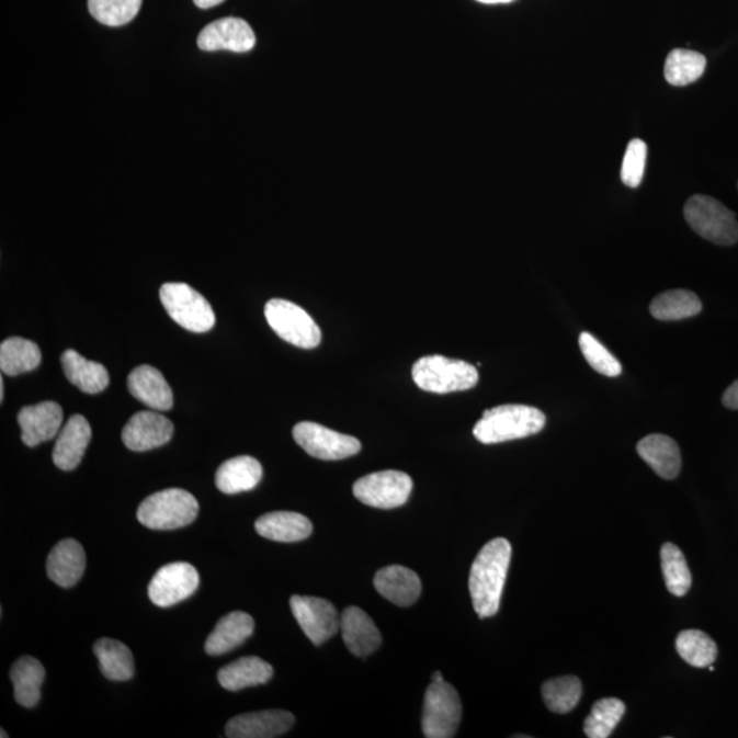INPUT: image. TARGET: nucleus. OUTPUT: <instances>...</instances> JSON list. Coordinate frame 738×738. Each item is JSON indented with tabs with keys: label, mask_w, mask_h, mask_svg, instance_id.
<instances>
[{
	"label": "nucleus",
	"mask_w": 738,
	"mask_h": 738,
	"mask_svg": "<svg viewBox=\"0 0 738 738\" xmlns=\"http://www.w3.org/2000/svg\"><path fill=\"white\" fill-rule=\"evenodd\" d=\"M412 376L421 390L435 394L469 390L479 382V372L474 365L436 354L419 359Z\"/></svg>",
	"instance_id": "4"
},
{
	"label": "nucleus",
	"mask_w": 738,
	"mask_h": 738,
	"mask_svg": "<svg viewBox=\"0 0 738 738\" xmlns=\"http://www.w3.org/2000/svg\"><path fill=\"white\" fill-rule=\"evenodd\" d=\"M198 514L197 499L181 488H169L144 499L137 519L149 530H179L192 524Z\"/></svg>",
	"instance_id": "3"
},
{
	"label": "nucleus",
	"mask_w": 738,
	"mask_h": 738,
	"mask_svg": "<svg viewBox=\"0 0 738 738\" xmlns=\"http://www.w3.org/2000/svg\"><path fill=\"white\" fill-rule=\"evenodd\" d=\"M625 704L620 699H601L591 709L584 723V731L590 738H608L623 719Z\"/></svg>",
	"instance_id": "35"
},
{
	"label": "nucleus",
	"mask_w": 738,
	"mask_h": 738,
	"mask_svg": "<svg viewBox=\"0 0 738 738\" xmlns=\"http://www.w3.org/2000/svg\"><path fill=\"white\" fill-rule=\"evenodd\" d=\"M707 60L703 54L692 49L675 48L665 64V79L674 87H685L697 81L706 70Z\"/></svg>",
	"instance_id": "32"
},
{
	"label": "nucleus",
	"mask_w": 738,
	"mask_h": 738,
	"mask_svg": "<svg viewBox=\"0 0 738 738\" xmlns=\"http://www.w3.org/2000/svg\"><path fill=\"white\" fill-rule=\"evenodd\" d=\"M93 652L99 660L100 670L111 681H127L135 675L133 654L124 643L113 639H100L94 643Z\"/></svg>",
	"instance_id": "29"
},
{
	"label": "nucleus",
	"mask_w": 738,
	"mask_h": 738,
	"mask_svg": "<svg viewBox=\"0 0 738 738\" xmlns=\"http://www.w3.org/2000/svg\"><path fill=\"white\" fill-rule=\"evenodd\" d=\"M374 586L381 595L399 608L412 606L421 595V580L413 570L393 565L375 575Z\"/></svg>",
	"instance_id": "20"
},
{
	"label": "nucleus",
	"mask_w": 738,
	"mask_h": 738,
	"mask_svg": "<svg viewBox=\"0 0 738 738\" xmlns=\"http://www.w3.org/2000/svg\"><path fill=\"white\" fill-rule=\"evenodd\" d=\"M143 0H88L94 20L107 26L129 24L140 11Z\"/></svg>",
	"instance_id": "37"
},
{
	"label": "nucleus",
	"mask_w": 738,
	"mask_h": 738,
	"mask_svg": "<svg viewBox=\"0 0 738 738\" xmlns=\"http://www.w3.org/2000/svg\"><path fill=\"white\" fill-rule=\"evenodd\" d=\"M4 398V382L0 379V401H3Z\"/></svg>",
	"instance_id": "44"
},
{
	"label": "nucleus",
	"mask_w": 738,
	"mask_h": 738,
	"mask_svg": "<svg viewBox=\"0 0 738 738\" xmlns=\"http://www.w3.org/2000/svg\"><path fill=\"white\" fill-rule=\"evenodd\" d=\"M193 2L200 9H211V8H215V5L224 3L225 0H193Z\"/></svg>",
	"instance_id": "41"
},
{
	"label": "nucleus",
	"mask_w": 738,
	"mask_h": 738,
	"mask_svg": "<svg viewBox=\"0 0 738 738\" xmlns=\"http://www.w3.org/2000/svg\"><path fill=\"white\" fill-rule=\"evenodd\" d=\"M64 372L71 385L87 394H98L107 388L110 375L104 365L90 362L76 351H66L60 357Z\"/></svg>",
	"instance_id": "27"
},
{
	"label": "nucleus",
	"mask_w": 738,
	"mask_h": 738,
	"mask_svg": "<svg viewBox=\"0 0 738 738\" xmlns=\"http://www.w3.org/2000/svg\"><path fill=\"white\" fill-rule=\"evenodd\" d=\"M257 44V36L247 21L227 16L204 27L197 37V46L203 52L248 53Z\"/></svg>",
	"instance_id": "13"
},
{
	"label": "nucleus",
	"mask_w": 738,
	"mask_h": 738,
	"mask_svg": "<svg viewBox=\"0 0 738 738\" xmlns=\"http://www.w3.org/2000/svg\"><path fill=\"white\" fill-rule=\"evenodd\" d=\"M174 434V425L155 410H143L127 421L122 441L133 452H148L166 445Z\"/></svg>",
	"instance_id": "14"
},
{
	"label": "nucleus",
	"mask_w": 738,
	"mask_h": 738,
	"mask_svg": "<svg viewBox=\"0 0 738 738\" xmlns=\"http://www.w3.org/2000/svg\"><path fill=\"white\" fill-rule=\"evenodd\" d=\"M341 634L347 648L356 657H368L382 645L381 632L374 621L356 606L343 610Z\"/></svg>",
	"instance_id": "18"
},
{
	"label": "nucleus",
	"mask_w": 738,
	"mask_h": 738,
	"mask_svg": "<svg viewBox=\"0 0 738 738\" xmlns=\"http://www.w3.org/2000/svg\"><path fill=\"white\" fill-rule=\"evenodd\" d=\"M579 345L587 363L590 364L593 370L599 372V374L615 377L623 372V367H621L618 360L615 359L595 337L591 336L590 332H581Z\"/></svg>",
	"instance_id": "38"
},
{
	"label": "nucleus",
	"mask_w": 738,
	"mask_h": 738,
	"mask_svg": "<svg viewBox=\"0 0 738 738\" xmlns=\"http://www.w3.org/2000/svg\"><path fill=\"white\" fill-rule=\"evenodd\" d=\"M477 2L486 4H499V3H510L513 2V0H477Z\"/></svg>",
	"instance_id": "42"
},
{
	"label": "nucleus",
	"mask_w": 738,
	"mask_h": 738,
	"mask_svg": "<svg viewBox=\"0 0 738 738\" xmlns=\"http://www.w3.org/2000/svg\"><path fill=\"white\" fill-rule=\"evenodd\" d=\"M665 584L670 593L684 597L691 590L692 575L684 554L673 543H665L660 550Z\"/></svg>",
	"instance_id": "36"
},
{
	"label": "nucleus",
	"mask_w": 738,
	"mask_h": 738,
	"mask_svg": "<svg viewBox=\"0 0 738 738\" xmlns=\"http://www.w3.org/2000/svg\"><path fill=\"white\" fill-rule=\"evenodd\" d=\"M637 453L662 479L673 480L680 475V447L670 436L654 434L643 438L637 443Z\"/></svg>",
	"instance_id": "22"
},
{
	"label": "nucleus",
	"mask_w": 738,
	"mask_h": 738,
	"mask_svg": "<svg viewBox=\"0 0 738 738\" xmlns=\"http://www.w3.org/2000/svg\"><path fill=\"white\" fill-rule=\"evenodd\" d=\"M262 464L257 458L240 456L227 459L216 470L215 482L225 493H240L253 490L262 480Z\"/></svg>",
	"instance_id": "25"
},
{
	"label": "nucleus",
	"mask_w": 738,
	"mask_h": 738,
	"mask_svg": "<svg viewBox=\"0 0 738 738\" xmlns=\"http://www.w3.org/2000/svg\"><path fill=\"white\" fill-rule=\"evenodd\" d=\"M273 666L258 657H243L222 668L218 681L222 688L230 692L246 690L249 686L268 684L273 679Z\"/></svg>",
	"instance_id": "26"
},
{
	"label": "nucleus",
	"mask_w": 738,
	"mask_h": 738,
	"mask_svg": "<svg viewBox=\"0 0 738 738\" xmlns=\"http://www.w3.org/2000/svg\"><path fill=\"white\" fill-rule=\"evenodd\" d=\"M127 387L132 396L148 408L159 412L173 408V391L168 381L164 379L162 372L151 365H141L133 370L127 377Z\"/></svg>",
	"instance_id": "19"
},
{
	"label": "nucleus",
	"mask_w": 738,
	"mask_h": 738,
	"mask_svg": "<svg viewBox=\"0 0 738 738\" xmlns=\"http://www.w3.org/2000/svg\"><path fill=\"white\" fill-rule=\"evenodd\" d=\"M701 298L690 291H669L659 294L649 305L655 319L670 321L693 318L702 313Z\"/></svg>",
	"instance_id": "31"
},
{
	"label": "nucleus",
	"mask_w": 738,
	"mask_h": 738,
	"mask_svg": "<svg viewBox=\"0 0 738 738\" xmlns=\"http://www.w3.org/2000/svg\"><path fill=\"white\" fill-rule=\"evenodd\" d=\"M458 692L447 682H431L425 692L421 728L427 738H452L462 723Z\"/></svg>",
	"instance_id": "7"
},
{
	"label": "nucleus",
	"mask_w": 738,
	"mask_h": 738,
	"mask_svg": "<svg viewBox=\"0 0 738 738\" xmlns=\"http://www.w3.org/2000/svg\"><path fill=\"white\" fill-rule=\"evenodd\" d=\"M44 679H46V670L37 659L22 657L16 660L10 671L16 703L25 708L35 707L41 701V688Z\"/></svg>",
	"instance_id": "28"
},
{
	"label": "nucleus",
	"mask_w": 738,
	"mask_h": 738,
	"mask_svg": "<svg viewBox=\"0 0 738 738\" xmlns=\"http://www.w3.org/2000/svg\"><path fill=\"white\" fill-rule=\"evenodd\" d=\"M723 404L726 408L738 410V379L726 388L723 397Z\"/></svg>",
	"instance_id": "40"
},
{
	"label": "nucleus",
	"mask_w": 738,
	"mask_h": 738,
	"mask_svg": "<svg viewBox=\"0 0 738 738\" xmlns=\"http://www.w3.org/2000/svg\"><path fill=\"white\" fill-rule=\"evenodd\" d=\"M294 715L283 709L237 715L226 725V736L230 738H275L293 728Z\"/></svg>",
	"instance_id": "15"
},
{
	"label": "nucleus",
	"mask_w": 738,
	"mask_h": 738,
	"mask_svg": "<svg viewBox=\"0 0 738 738\" xmlns=\"http://www.w3.org/2000/svg\"><path fill=\"white\" fill-rule=\"evenodd\" d=\"M87 558L84 547L75 540L59 542L47 558L49 580L63 588L77 584L84 575Z\"/></svg>",
	"instance_id": "21"
},
{
	"label": "nucleus",
	"mask_w": 738,
	"mask_h": 738,
	"mask_svg": "<svg viewBox=\"0 0 738 738\" xmlns=\"http://www.w3.org/2000/svg\"><path fill=\"white\" fill-rule=\"evenodd\" d=\"M160 299L170 318L192 332H207L215 325V314L211 304L186 283H164L160 287Z\"/></svg>",
	"instance_id": "6"
},
{
	"label": "nucleus",
	"mask_w": 738,
	"mask_h": 738,
	"mask_svg": "<svg viewBox=\"0 0 738 738\" xmlns=\"http://www.w3.org/2000/svg\"><path fill=\"white\" fill-rule=\"evenodd\" d=\"M582 693L581 681L575 675L548 680L542 686L543 701L553 713H570L579 704Z\"/></svg>",
	"instance_id": "34"
},
{
	"label": "nucleus",
	"mask_w": 738,
	"mask_h": 738,
	"mask_svg": "<svg viewBox=\"0 0 738 738\" xmlns=\"http://www.w3.org/2000/svg\"><path fill=\"white\" fill-rule=\"evenodd\" d=\"M684 215L692 230L715 246L730 247L738 241L735 213L714 197L695 194L688 200Z\"/></svg>",
	"instance_id": "5"
},
{
	"label": "nucleus",
	"mask_w": 738,
	"mask_h": 738,
	"mask_svg": "<svg viewBox=\"0 0 738 738\" xmlns=\"http://www.w3.org/2000/svg\"><path fill=\"white\" fill-rule=\"evenodd\" d=\"M545 425L546 416L540 409L526 405H501L486 410L475 425L474 435L480 443L493 445L540 434Z\"/></svg>",
	"instance_id": "2"
},
{
	"label": "nucleus",
	"mask_w": 738,
	"mask_h": 738,
	"mask_svg": "<svg viewBox=\"0 0 738 738\" xmlns=\"http://www.w3.org/2000/svg\"><path fill=\"white\" fill-rule=\"evenodd\" d=\"M253 631L254 621L251 615L243 612L227 614L216 624L213 634L205 642V652L213 657L230 652L247 642Z\"/></svg>",
	"instance_id": "23"
},
{
	"label": "nucleus",
	"mask_w": 738,
	"mask_h": 738,
	"mask_svg": "<svg viewBox=\"0 0 738 738\" xmlns=\"http://www.w3.org/2000/svg\"><path fill=\"white\" fill-rule=\"evenodd\" d=\"M413 490V480L399 470L375 472L362 477L353 486L360 502L376 509H396L407 503Z\"/></svg>",
	"instance_id": "9"
},
{
	"label": "nucleus",
	"mask_w": 738,
	"mask_h": 738,
	"mask_svg": "<svg viewBox=\"0 0 738 738\" xmlns=\"http://www.w3.org/2000/svg\"><path fill=\"white\" fill-rule=\"evenodd\" d=\"M647 159V144L639 138H635L626 148L623 168H621V180L628 188H637L642 184L645 175Z\"/></svg>",
	"instance_id": "39"
},
{
	"label": "nucleus",
	"mask_w": 738,
	"mask_h": 738,
	"mask_svg": "<svg viewBox=\"0 0 738 738\" xmlns=\"http://www.w3.org/2000/svg\"><path fill=\"white\" fill-rule=\"evenodd\" d=\"M42 363V352L37 343L13 337L0 345V370L9 376H16L36 370Z\"/></svg>",
	"instance_id": "30"
},
{
	"label": "nucleus",
	"mask_w": 738,
	"mask_h": 738,
	"mask_svg": "<svg viewBox=\"0 0 738 738\" xmlns=\"http://www.w3.org/2000/svg\"><path fill=\"white\" fill-rule=\"evenodd\" d=\"M294 441L305 452L325 462H337L354 456L362 451L357 438L340 434L313 421H302L293 429Z\"/></svg>",
	"instance_id": "10"
},
{
	"label": "nucleus",
	"mask_w": 738,
	"mask_h": 738,
	"mask_svg": "<svg viewBox=\"0 0 738 738\" xmlns=\"http://www.w3.org/2000/svg\"><path fill=\"white\" fill-rule=\"evenodd\" d=\"M677 652L693 668H708L718 657V647L708 635L702 631H684L677 636Z\"/></svg>",
	"instance_id": "33"
},
{
	"label": "nucleus",
	"mask_w": 738,
	"mask_h": 738,
	"mask_svg": "<svg viewBox=\"0 0 738 738\" xmlns=\"http://www.w3.org/2000/svg\"><path fill=\"white\" fill-rule=\"evenodd\" d=\"M442 681H445V679H443L441 671H435V673L432 674L431 682H442Z\"/></svg>",
	"instance_id": "43"
},
{
	"label": "nucleus",
	"mask_w": 738,
	"mask_h": 738,
	"mask_svg": "<svg viewBox=\"0 0 738 738\" xmlns=\"http://www.w3.org/2000/svg\"><path fill=\"white\" fill-rule=\"evenodd\" d=\"M91 438V425L84 416H71L59 431L53 452L54 464L63 470L76 469L84 457Z\"/></svg>",
	"instance_id": "17"
},
{
	"label": "nucleus",
	"mask_w": 738,
	"mask_h": 738,
	"mask_svg": "<svg viewBox=\"0 0 738 738\" xmlns=\"http://www.w3.org/2000/svg\"><path fill=\"white\" fill-rule=\"evenodd\" d=\"M512 545L503 537L488 542L472 564L469 592L472 604L479 618L492 617L501 606L504 582H507Z\"/></svg>",
	"instance_id": "1"
},
{
	"label": "nucleus",
	"mask_w": 738,
	"mask_h": 738,
	"mask_svg": "<svg viewBox=\"0 0 738 738\" xmlns=\"http://www.w3.org/2000/svg\"><path fill=\"white\" fill-rule=\"evenodd\" d=\"M265 319L283 341L303 349H314L321 341V331L314 319L298 305L274 298L265 304Z\"/></svg>",
	"instance_id": "8"
},
{
	"label": "nucleus",
	"mask_w": 738,
	"mask_h": 738,
	"mask_svg": "<svg viewBox=\"0 0 738 738\" xmlns=\"http://www.w3.org/2000/svg\"><path fill=\"white\" fill-rule=\"evenodd\" d=\"M291 609L299 628L315 646L323 645L341 631V615L326 599L294 595Z\"/></svg>",
	"instance_id": "11"
},
{
	"label": "nucleus",
	"mask_w": 738,
	"mask_h": 738,
	"mask_svg": "<svg viewBox=\"0 0 738 738\" xmlns=\"http://www.w3.org/2000/svg\"><path fill=\"white\" fill-rule=\"evenodd\" d=\"M200 576L194 566L174 563L163 566L154 576L148 587V595L159 608H170L185 601L196 592Z\"/></svg>",
	"instance_id": "12"
},
{
	"label": "nucleus",
	"mask_w": 738,
	"mask_h": 738,
	"mask_svg": "<svg viewBox=\"0 0 738 738\" xmlns=\"http://www.w3.org/2000/svg\"><path fill=\"white\" fill-rule=\"evenodd\" d=\"M260 536L265 540L294 543L307 540L314 525L305 515L294 512H273L262 515L254 524Z\"/></svg>",
	"instance_id": "24"
},
{
	"label": "nucleus",
	"mask_w": 738,
	"mask_h": 738,
	"mask_svg": "<svg viewBox=\"0 0 738 738\" xmlns=\"http://www.w3.org/2000/svg\"><path fill=\"white\" fill-rule=\"evenodd\" d=\"M4 737H5V738H8V737H9V735H8V734H5V731H4L3 729H2V738H4Z\"/></svg>",
	"instance_id": "45"
},
{
	"label": "nucleus",
	"mask_w": 738,
	"mask_h": 738,
	"mask_svg": "<svg viewBox=\"0 0 738 738\" xmlns=\"http://www.w3.org/2000/svg\"><path fill=\"white\" fill-rule=\"evenodd\" d=\"M16 419L22 431V442L27 447H36L59 434L64 410L57 402L44 401L22 408Z\"/></svg>",
	"instance_id": "16"
}]
</instances>
